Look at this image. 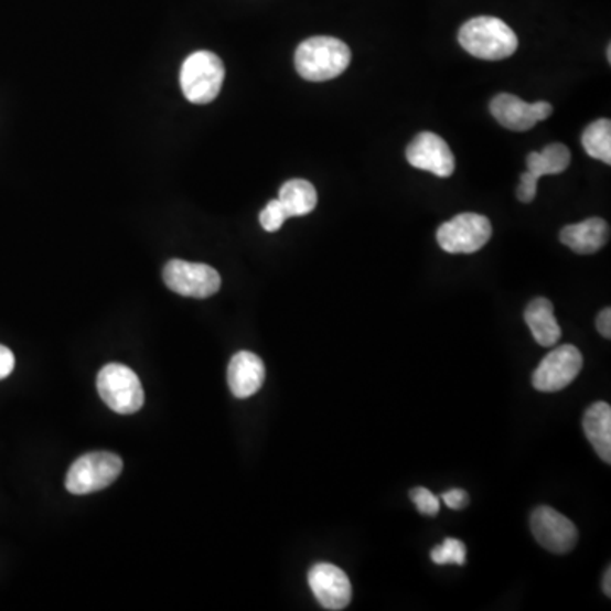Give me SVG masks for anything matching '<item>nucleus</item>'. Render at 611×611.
<instances>
[{"mask_svg": "<svg viewBox=\"0 0 611 611\" xmlns=\"http://www.w3.org/2000/svg\"><path fill=\"white\" fill-rule=\"evenodd\" d=\"M351 49L332 36L302 41L296 50V71L304 81L326 82L340 77L351 65Z\"/></svg>", "mask_w": 611, "mask_h": 611, "instance_id": "1", "label": "nucleus"}, {"mask_svg": "<svg viewBox=\"0 0 611 611\" xmlns=\"http://www.w3.org/2000/svg\"><path fill=\"white\" fill-rule=\"evenodd\" d=\"M493 226L483 214L462 213L443 223L437 242L447 254H475L490 242Z\"/></svg>", "mask_w": 611, "mask_h": 611, "instance_id": "6", "label": "nucleus"}, {"mask_svg": "<svg viewBox=\"0 0 611 611\" xmlns=\"http://www.w3.org/2000/svg\"><path fill=\"white\" fill-rule=\"evenodd\" d=\"M582 147L586 153L600 162L611 163V121L610 119H600L591 122L582 133Z\"/></svg>", "mask_w": 611, "mask_h": 611, "instance_id": "19", "label": "nucleus"}, {"mask_svg": "<svg viewBox=\"0 0 611 611\" xmlns=\"http://www.w3.org/2000/svg\"><path fill=\"white\" fill-rule=\"evenodd\" d=\"M163 282L170 291L185 298L206 299L222 288V277L206 264L170 260L163 269Z\"/></svg>", "mask_w": 611, "mask_h": 611, "instance_id": "7", "label": "nucleus"}, {"mask_svg": "<svg viewBox=\"0 0 611 611\" xmlns=\"http://www.w3.org/2000/svg\"><path fill=\"white\" fill-rule=\"evenodd\" d=\"M582 355L575 345H560L540 362L534 373V387L542 393H557L579 376Z\"/></svg>", "mask_w": 611, "mask_h": 611, "instance_id": "8", "label": "nucleus"}, {"mask_svg": "<svg viewBox=\"0 0 611 611\" xmlns=\"http://www.w3.org/2000/svg\"><path fill=\"white\" fill-rule=\"evenodd\" d=\"M459 43L469 55L490 62L510 58L518 49L515 31L505 21L491 15L468 21L459 31Z\"/></svg>", "mask_w": 611, "mask_h": 611, "instance_id": "2", "label": "nucleus"}, {"mask_svg": "<svg viewBox=\"0 0 611 611\" xmlns=\"http://www.w3.org/2000/svg\"><path fill=\"white\" fill-rule=\"evenodd\" d=\"M571 163V151L566 144H547L542 151H532L527 159V170L534 173L535 178L544 175H557L566 172Z\"/></svg>", "mask_w": 611, "mask_h": 611, "instance_id": "18", "label": "nucleus"}, {"mask_svg": "<svg viewBox=\"0 0 611 611\" xmlns=\"http://www.w3.org/2000/svg\"><path fill=\"white\" fill-rule=\"evenodd\" d=\"M97 390L103 401L119 415H133L144 403L140 379L122 364H109L100 371Z\"/></svg>", "mask_w": 611, "mask_h": 611, "instance_id": "5", "label": "nucleus"}, {"mask_svg": "<svg viewBox=\"0 0 611 611\" xmlns=\"http://www.w3.org/2000/svg\"><path fill=\"white\" fill-rule=\"evenodd\" d=\"M597 329H598V332L601 333V336H604V339H607V340L611 339V310H610V308H604V310L601 311L600 314H598Z\"/></svg>", "mask_w": 611, "mask_h": 611, "instance_id": "26", "label": "nucleus"}, {"mask_svg": "<svg viewBox=\"0 0 611 611\" xmlns=\"http://www.w3.org/2000/svg\"><path fill=\"white\" fill-rule=\"evenodd\" d=\"M491 115L503 128L528 131L537 125L534 104L525 103L512 94H500L491 100Z\"/></svg>", "mask_w": 611, "mask_h": 611, "instance_id": "14", "label": "nucleus"}, {"mask_svg": "<svg viewBox=\"0 0 611 611\" xmlns=\"http://www.w3.org/2000/svg\"><path fill=\"white\" fill-rule=\"evenodd\" d=\"M225 65L211 52H195L181 68V87L192 104H210L222 93Z\"/></svg>", "mask_w": 611, "mask_h": 611, "instance_id": "3", "label": "nucleus"}, {"mask_svg": "<svg viewBox=\"0 0 611 611\" xmlns=\"http://www.w3.org/2000/svg\"><path fill=\"white\" fill-rule=\"evenodd\" d=\"M525 321L540 346H554L560 340L562 330L554 317V306L549 299L537 298L527 306Z\"/></svg>", "mask_w": 611, "mask_h": 611, "instance_id": "16", "label": "nucleus"}, {"mask_svg": "<svg viewBox=\"0 0 611 611\" xmlns=\"http://www.w3.org/2000/svg\"><path fill=\"white\" fill-rule=\"evenodd\" d=\"M14 354L9 351L8 346L0 345V380L11 376L12 371H14Z\"/></svg>", "mask_w": 611, "mask_h": 611, "instance_id": "25", "label": "nucleus"}, {"mask_svg": "<svg viewBox=\"0 0 611 611\" xmlns=\"http://www.w3.org/2000/svg\"><path fill=\"white\" fill-rule=\"evenodd\" d=\"M535 540L554 554H567L578 544V528L571 519L550 506H538L530 516Z\"/></svg>", "mask_w": 611, "mask_h": 611, "instance_id": "9", "label": "nucleus"}, {"mask_svg": "<svg viewBox=\"0 0 611 611\" xmlns=\"http://www.w3.org/2000/svg\"><path fill=\"white\" fill-rule=\"evenodd\" d=\"M442 500L452 510H462L469 505V494L462 490L447 491V493L442 494Z\"/></svg>", "mask_w": 611, "mask_h": 611, "instance_id": "24", "label": "nucleus"}, {"mask_svg": "<svg viewBox=\"0 0 611 611\" xmlns=\"http://www.w3.org/2000/svg\"><path fill=\"white\" fill-rule=\"evenodd\" d=\"M538 181H540V179L535 178L534 173L528 172V170L527 172L522 173V178H519L518 191H516L519 203L528 204L535 200V195H537Z\"/></svg>", "mask_w": 611, "mask_h": 611, "instance_id": "23", "label": "nucleus"}, {"mask_svg": "<svg viewBox=\"0 0 611 611\" xmlns=\"http://www.w3.org/2000/svg\"><path fill=\"white\" fill-rule=\"evenodd\" d=\"M603 591L608 598L611 597V569L608 567L607 572H604L603 578Z\"/></svg>", "mask_w": 611, "mask_h": 611, "instance_id": "28", "label": "nucleus"}, {"mask_svg": "<svg viewBox=\"0 0 611 611\" xmlns=\"http://www.w3.org/2000/svg\"><path fill=\"white\" fill-rule=\"evenodd\" d=\"M122 471V461L116 453L90 452L78 457L67 474L68 493L90 494L111 486Z\"/></svg>", "mask_w": 611, "mask_h": 611, "instance_id": "4", "label": "nucleus"}, {"mask_svg": "<svg viewBox=\"0 0 611 611\" xmlns=\"http://www.w3.org/2000/svg\"><path fill=\"white\" fill-rule=\"evenodd\" d=\"M406 160L415 169L427 170L437 178H450L455 170V159L449 144L439 135L430 131L412 138L406 148Z\"/></svg>", "mask_w": 611, "mask_h": 611, "instance_id": "10", "label": "nucleus"}, {"mask_svg": "<svg viewBox=\"0 0 611 611\" xmlns=\"http://www.w3.org/2000/svg\"><path fill=\"white\" fill-rule=\"evenodd\" d=\"M412 503L417 505L418 512L425 516H437L440 512V500L427 487H415L409 493Z\"/></svg>", "mask_w": 611, "mask_h": 611, "instance_id": "22", "label": "nucleus"}, {"mask_svg": "<svg viewBox=\"0 0 611 611\" xmlns=\"http://www.w3.org/2000/svg\"><path fill=\"white\" fill-rule=\"evenodd\" d=\"M311 591L324 610H345L352 600L351 579L335 564L320 562L308 575Z\"/></svg>", "mask_w": 611, "mask_h": 611, "instance_id": "11", "label": "nucleus"}, {"mask_svg": "<svg viewBox=\"0 0 611 611\" xmlns=\"http://www.w3.org/2000/svg\"><path fill=\"white\" fill-rule=\"evenodd\" d=\"M582 428L589 443L597 450L601 461L611 462V408L608 403L598 401L586 409Z\"/></svg>", "mask_w": 611, "mask_h": 611, "instance_id": "15", "label": "nucleus"}, {"mask_svg": "<svg viewBox=\"0 0 611 611\" xmlns=\"http://www.w3.org/2000/svg\"><path fill=\"white\" fill-rule=\"evenodd\" d=\"M465 557H468V550H465L464 542L457 540V538H446L442 545H437L431 550V560L439 566H443V564L464 566Z\"/></svg>", "mask_w": 611, "mask_h": 611, "instance_id": "20", "label": "nucleus"}, {"mask_svg": "<svg viewBox=\"0 0 611 611\" xmlns=\"http://www.w3.org/2000/svg\"><path fill=\"white\" fill-rule=\"evenodd\" d=\"M610 239V226L601 217H589L585 222L566 226L560 232V242L579 255L600 251Z\"/></svg>", "mask_w": 611, "mask_h": 611, "instance_id": "13", "label": "nucleus"}, {"mask_svg": "<svg viewBox=\"0 0 611 611\" xmlns=\"http://www.w3.org/2000/svg\"><path fill=\"white\" fill-rule=\"evenodd\" d=\"M534 107L535 116H537L538 122L545 121V119H549L550 116H553V104L544 103V100H538V103H534Z\"/></svg>", "mask_w": 611, "mask_h": 611, "instance_id": "27", "label": "nucleus"}, {"mask_svg": "<svg viewBox=\"0 0 611 611\" xmlns=\"http://www.w3.org/2000/svg\"><path fill=\"white\" fill-rule=\"evenodd\" d=\"M288 213L283 210L282 204L279 200L270 201L260 213V225L261 228L266 229L269 233L279 232L282 228L283 222L288 219Z\"/></svg>", "mask_w": 611, "mask_h": 611, "instance_id": "21", "label": "nucleus"}, {"mask_svg": "<svg viewBox=\"0 0 611 611\" xmlns=\"http://www.w3.org/2000/svg\"><path fill=\"white\" fill-rule=\"evenodd\" d=\"M266 380V365L251 352H238L228 365V384L233 396L247 399L258 393Z\"/></svg>", "mask_w": 611, "mask_h": 611, "instance_id": "12", "label": "nucleus"}, {"mask_svg": "<svg viewBox=\"0 0 611 611\" xmlns=\"http://www.w3.org/2000/svg\"><path fill=\"white\" fill-rule=\"evenodd\" d=\"M279 201L289 217L306 216L317 207V189L311 182L292 179L280 187Z\"/></svg>", "mask_w": 611, "mask_h": 611, "instance_id": "17", "label": "nucleus"}]
</instances>
